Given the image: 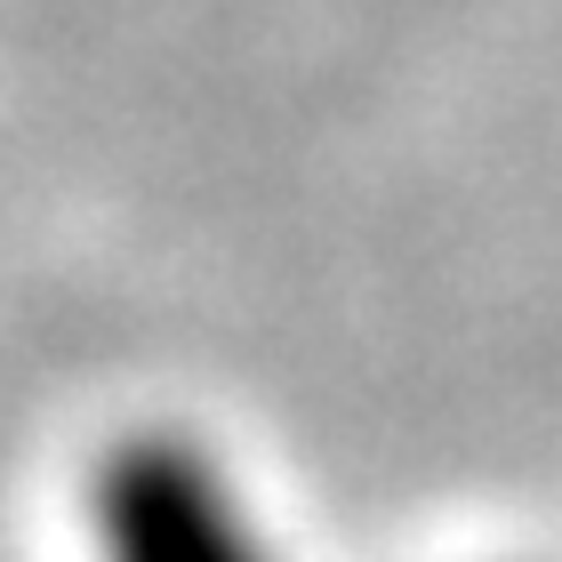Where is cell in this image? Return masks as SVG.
<instances>
[{"mask_svg": "<svg viewBox=\"0 0 562 562\" xmlns=\"http://www.w3.org/2000/svg\"><path fill=\"white\" fill-rule=\"evenodd\" d=\"M97 562H273L241 491L193 434L137 426L89 474Z\"/></svg>", "mask_w": 562, "mask_h": 562, "instance_id": "cell-1", "label": "cell"}]
</instances>
